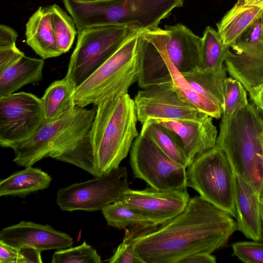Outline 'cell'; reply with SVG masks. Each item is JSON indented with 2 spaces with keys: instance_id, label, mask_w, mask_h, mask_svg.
<instances>
[{
  "instance_id": "11",
  "label": "cell",
  "mask_w": 263,
  "mask_h": 263,
  "mask_svg": "<svg viewBox=\"0 0 263 263\" xmlns=\"http://www.w3.org/2000/svg\"><path fill=\"white\" fill-rule=\"evenodd\" d=\"M138 120L171 119L196 121L206 115L184 101L172 82L151 86L139 90L134 99Z\"/></svg>"
},
{
  "instance_id": "34",
  "label": "cell",
  "mask_w": 263,
  "mask_h": 263,
  "mask_svg": "<svg viewBox=\"0 0 263 263\" xmlns=\"http://www.w3.org/2000/svg\"><path fill=\"white\" fill-rule=\"evenodd\" d=\"M25 54L15 45L0 48V72L11 66Z\"/></svg>"
},
{
  "instance_id": "36",
  "label": "cell",
  "mask_w": 263,
  "mask_h": 263,
  "mask_svg": "<svg viewBox=\"0 0 263 263\" xmlns=\"http://www.w3.org/2000/svg\"><path fill=\"white\" fill-rule=\"evenodd\" d=\"M18 248L0 240V263H17Z\"/></svg>"
},
{
  "instance_id": "33",
  "label": "cell",
  "mask_w": 263,
  "mask_h": 263,
  "mask_svg": "<svg viewBox=\"0 0 263 263\" xmlns=\"http://www.w3.org/2000/svg\"><path fill=\"white\" fill-rule=\"evenodd\" d=\"M233 255L246 263H263V241H240L232 244Z\"/></svg>"
},
{
  "instance_id": "30",
  "label": "cell",
  "mask_w": 263,
  "mask_h": 263,
  "mask_svg": "<svg viewBox=\"0 0 263 263\" xmlns=\"http://www.w3.org/2000/svg\"><path fill=\"white\" fill-rule=\"evenodd\" d=\"M101 211L108 226L117 229H125L128 227L152 224L145 217L128 207L121 200L107 205Z\"/></svg>"
},
{
  "instance_id": "8",
  "label": "cell",
  "mask_w": 263,
  "mask_h": 263,
  "mask_svg": "<svg viewBox=\"0 0 263 263\" xmlns=\"http://www.w3.org/2000/svg\"><path fill=\"white\" fill-rule=\"evenodd\" d=\"M130 163L136 178L159 191L186 189V167L176 162L140 131L130 151Z\"/></svg>"
},
{
  "instance_id": "9",
  "label": "cell",
  "mask_w": 263,
  "mask_h": 263,
  "mask_svg": "<svg viewBox=\"0 0 263 263\" xmlns=\"http://www.w3.org/2000/svg\"><path fill=\"white\" fill-rule=\"evenodd\" d=\"M129 189L127 168L119 166L92 179L60 189L56 201L63 211L94 212L121 200Z\"/></svg>"
},
{
  "instance_id": "42",
  "label": "cell",
  "mask_w": 263,
  "mask_h": 263,
  "mask_svg": "<svg viewBox=\"0 0 263 263\" xmlns=\"http://www.w3.org/2000/svg\"><path fill=\"white\" fill-rule=\"evenodd\" d=\"M260 211H261V217L263 231V202L260 200Z\"/></svg>"
},
{
  "instance_id": "28",
  "label": "cell",
  "mask_w": 263,
  "mask_h": 263,
  "mask_svg": "<svg viewBox=\"0 0 263 263\" xmlns=\"http://www.w3.org/2000/svg\"><path fill=\"white\" fill-rule=\"evenodd\" d=\"M51 15L52 28L59 50L63 53L71 48L78 31L71 16L59 6H49Z\"/></svg>"
},
{
  "instance_id": "22",
  "label": "cell",
  "mask_w": 263,
  "mask_h": 263,
  "mask_svg": "<svg viewBox=\"0 0 263 263\" xmlns=\"http://www.w3.org/2000/svg\"><path fill=\"white\" fill-rule=\"evenodd\" d=\"M75 89L65 77L53 82L41 98L46 123L54 122L75 107L72 93Z\"/></svg>"
},
{
  "instance_id": "35",
  "label": "cell",
  "mask_w": 263,
  "mask_h": 263,
  "mask_svg": "<svg viewBox=\"0 0 263 263\" xmlns=\"http://www.w3.org/2000/svg\"><path fill=\"white\" fill-rule=\"evenodd\" d=\"M18 249L17 263H42L43 262L42 251L29 246H22Z\"/></svg>"
},
{
  "instance_id": "37",
  "label": "cell",
  "mask_w": 263,
  "mask_h": 263,
  "mask_svg": "<svg viewBox=\"0 0 263 263\" xmlns=\"http://www.w3.org/2000/svg\"><path fill=\"white\" fill-rule=\"evenodd\" d=\"M17 37V34L13 29L5 25H1L0 48L15 45Z\"/></svg>"
},
{
  "instance_id": "12",
  "label": "cell",
  "mask_w": 263,
  "mask_h": 263,
  "mask_svg": "<svg viewBox=\"0 0 263 263\" xmlns=\"http://www.w3.org/2000/svg\"><path fill=\"white\" fill-rule=\"evenodd\" d=\"M140 34L165 53L181 73L199 66L201 37L185 26L180 23L165 26L164 29L140 31Z\"/></svg>"
},
{
  "instance_id": "40",
  "label": "cell",
  "mask_w": 263,
  "mask_h": 263,
  "mask_svg": "<svg viewBox=\"0 0 263 263\" xmlns=\"http://www.w3.org/2000/svg\"><path fill=\"white\" fill-rule=\"evenodd\" d=\"M236 5L242 7H256L263 9V0H237Z\"/></svg>"
},
{
  "instance_id": "10",
  "label": "cell",
  "mask_w": 263,
  "mask_h": 263,
  "mask_svg": "<svg viewBox=\"0 0 263 263\" xmlns=\"http://www.w3.org/2000/svg\"><path fill=\"white\" fill-rule=\"evenodd\" d=\"M45 123L41 99L29 92L0 97V145L11 148L31 138Z\"/></svg>"
},
{
  "instance_id": "20",
  "label": "cell",
  "mask_w": 263,
  "mask_h": 263,
  "mask_svg": "<svg viewBox=\"0 0 263 263\" xmlns=\"http://www.w3.org/2000/svg\"><path fill=\"white\" fill-rule=\"evenodd\" d=\"M44 63L43 59L24 55L11 66L0 72V97L14 93L26 85L41 81Z\"/></svg>"
},
{
  "instance_id": "4",
  "label": "cell",
  "mask_w": 263,
  "mask_h": 263,
  "mask_svg": "<svg viewBox=\"0 0 263 263\" xmlns=\"http://www.w3.org/2000/svg\"><path fill=\"white\" fill-rule=\"evenodd\" d=\"M96 109L78 106L60 119L45 123L30 139L13 146V162L18 166H32L51 157L65 162L69 153L91 126Z\"/></svg>"
},
{
  "instance_id": "21",
  "label": "cell",
  "mask_w": 263,
  "mask_h": 263,
  "mask_svg": "<svg viewBox=\"0 0 263 263\" xmlns=\"http://www.w3.org/2000/svg\"><path fill=\"white\" fill-rule=\"evenodd\" d=\"M262 15V8L239 6L235 4L217 24V32L223 43L230 48Z\"/></svg>"
},
{
  "instance_id": "6",
  "label": "cell",
  "mask_w": 263,
  "mask_h": 263,
  "mask_svg": "<svg viewBox=\"0 0 263 263\" xmlns=\"http://www.w3.org/2000/svg\"><path fill=\"white\" fill-rule=\"evenodd\" d=\"M186 168L187 187L236 218L235 175L224 152L215 145L196 157Z\"/></svg>"
},
{
  "instance_id": "44",
  "label": "cell",
  "mask_w": 263,
  "mask_h": 263,
  "mask_svg": "<svg viewBox=\"0 0 263 263\" xmlns=\"http://www.w3.org/2000/svg\"><path fill=\"white\" fill-rule=\"evenodd\" d=\"M262 144H263V136H262Z\"/></svg>"
},
{
  "instance_id": "32",
  "label": "cell",
  "mask_w": 263,
  "mask_h": 263,
  "mask_svg": "<svg viewBox=\"0 0 263 263\" xmlns=\"http://www.w3.org/2000/svg\"><path fill=\"white\" fill-rule=\"evenodd\" d=\"M101 257L85 241L80 246L58 250L54 252L52 263H100Z\"/></svg>"
},
{
  "instance_id": "25",
  "label": "cell",
  "mask_w": 263,
  "mask_h": 263,
  "mask_svg": "<svg viewBox=\"0 0 263 263\" xmlns=\"http://www.w3.org/2000/svg\"><path fill=\"white\" fill-rule=\"evenodd\" d=\"M167 156L176 162L187 167L190 163L177 135L156 122L147 120L141 129Z\"/></svg>"
},
{
  "instance_id": "19",
  "label": "cell",
  "mask_w": 263,
  "mask_h": 263,
  "mask_svg": "<svg viewBox=\"0 0 263 263\" xmlns=\"http://www.w3.org/2000/svg\"><path fill=\"white\" fill-rule=\"evenodd\" d=\"M138 51L139 75L137 83L142 89L172 82L167 67L160 53L140 32Z\"/></svg>"
},
{
  "instance_id": "27",
  "label": "cell",
  "mask_w": 263,
  "mask_h": 263,
  "mask_svg": "<svg viewBox=\"0 0 263 263\" xmlns=\"http://www.w3.org/2000/svg\"><path fill=\"white\" fill-rule=\"evenodd\" d=\"M223 92L224 104L218 135L224 132L236 112L249 103L246 89L238 81L232 77H227L225 80Z\"/></svg>"
},
{
  "instance_id": "2",
  "label": "cell",
  "mask_w": 263,
  "mask_h": 263,
  "mask_svg": "<svg viewBox=\"0 0 263 263\" xmlns=\"http://www.w3.org/2000/svg\"><path fill=\"white\" fill-rule=\"evenodd\" d=\"M89 131L101 175L117 168L138 136L134 99L128 93L98 104Z\"/></svg>"
},
{
  "instance_id": "29",
  "label": "cell",
  "mask_w": 263,
  "mask_h": 263,
  "mask_svg": "<svg viewBox=\"0 0 263 263\" xmlns=\"http://www.w3.org/2000/svg\"><path fill=\"white\" fill-rule=\"evenodd\" d=\"M158 226L149 224L125 229L122 242L118 246L112 256L106 260L109 263H142L137 256L135 246L137 239L157 228Z\"/></svg>"
},
{
  "instance_id": "13",
  "label": "cell",
  "mask_w": 263,
  "mask_h": 263,
  "mask_svg": "<svg viewBox=\"0 0 263 263\" xmlns=\"http://www.w3.org/2000/svg\"><path fill=\"white\" fill-rule=\"evenodd\" d=\"M190 199L186 189L159 191L149 186L142 190L129 189L121 200L151 223L159 226L183 212Z\"/></svg>"
},
{
  "instance_id": "3",
  "label": "cell",
  "mask_w": 263,
  "mask_h": 263,
  "mask_svg": "<svg viewBox=\"0 0 263 263\" xmlns=\"http://www.w3.org/2000/svg\"><path fill=\"white\" fill-rule=\"evenodd\" d=\"M263 118L254 104L249 103L218 135L216 146L225 154L234 172L260 196L263 187Z\"/></svg>"
},
{
  "instance_id": "23",
  "label": "cell",
  "mask_w": 263,
  "mask_h": 263,
  "mask_svg": "<svg viewBox=\"0 0 263 263\" xmlns=\"http://www.w3.org/2000/svg\"><path fill=\"white\" fill-rule=\"evenodd\" d=\"M32 166L16 172L0 182V196L24 197L47 188L51 177L47 173Z\"/></svg>"
},
{
  "instance_id": "41",
  "label": "cell",
  "mask_w": 263,
  "mask_h": 263,
  "mask_svg": "<svg viewBox=\"0 0 263 263\" xmlns=\"http://www.w3.org/2000/svg\"><path fill=\"white\" fill-rule=\"evenodd\" d=\"M80 3H92V2H101V1H106L109 0H71Z\"/></svg>"
},
{
  "instance_id": "5",
  "label": "cell",
  "mask_w": 263,
  "mask_h": 263,
  "mask_svg": "<svg viewBox=\"0 0 263 263\" xmlns=\"http://www.w3.org/2000/svg\"><path fill=\"white\" fill-rule=\"evenodd\" d=\"M133 32L72 93L74 104L82 107L128 93L139 75L138 40Z\"/></svg>"
},
{
  "instance_id": "31",
  "label": "cell",
  "mask_w": 263,
  "mask_h": 263,
  "mask_svg": "<svg viewBox=\"0 0 263 263\" xmlns=\"http://www.w3.org/2000/svg\"><path fill=\"white\" fill-rule=\"evenodd\" d=\"M230 48L237 53L263 54V15L255 21Z\"/></svg>"
},
{
  "instance_id": "15",
  "label": "cell",
  "mask_w": 263,
  "mask_h": 263,
  "mask_svg": "<svg viewBox=\"0 0 263 263\" xmlns=\"http://www.w3.org/2000/svg\"><path fill=\"white\" fill-rule=\"evenodd\" d=\"M213 119L206 115L196 121L165 119L148 120L163 125L177 135L191 164L196 157L216 144L218 135Z\"/></svg>"
},
{
  "instance_id": "16",
  "label": "cell",
  "mask_w": 263,
  "mask_h": 263,
  "mask_svg": "<svg viewBox=\"0 0 263 263\" xmlns=\"http://www.w3.org/2000/svg\"><path fill=\"white\" fill-rule=\"evenodd\" d=\"M235 175L237 230L251 240L262 241L260 196L244 179Z\"/></svg>"
},
{
  "instance_id": "38",
  "label": "cell",
  "mask_w": 263,
  "mask_h": 263,
  "mask_svg": "<svg viewBox=\"0 0 263 263\" xmlns=\"http://www.w3.org/2000/svg\"><path fill=\"white\" fill-rule=\"evenodd\" d=\"M216 258L212 253L201 252L193 254L183 259L180 263H215Z\"/></svg>"
},
{
  "instance_id": "7",
  "label": "cell",
  "mask_w": 263,
  "mask_h": 263,
  "mask_svg": "<svg viewBox=\"0 0 263 263\" xmlns=\"http://www.w3.org/2000/svg\"><path fill=\"white\" fill-rule=\"evenodd\" d=\"M135 31L122 26L109 25L89 27L78 32L65 77L76 89Z\"/></svg>"
},
{
  "instance_id": "43",
  "label": "cell",
  "mask_w": 263,
  "mask_h": 263,
  "mask_svg": "<svg viewBox=\"0 0 263 263\" xmlns=\"http://www.w3.org/2000/svg\"><path fill=\"white\" fill-rule=\"evenodd\" d=\"M260 200L263 202V187L260 194Z\"/></svg>"
},
{
  "instance_id": "39",
  "label": "cell",
  "mask_w": 263,
  "mask_h": 263,
  "mask_svg": "<svg viewBox=\"0 0 263 263\" xmlns=\"http://www.w3.org/2000/svg\"><path fill=\"white\" fill-rule=\"evenodd\" d=\"M251 100L263 116V86L256 92Z\"/></svg>"
},
{
  "instance_id": "1",
  "label": "cell",
  "mask_w": 263,
  "mask_h": 263,
  "mask_svg": "<svg viewBox=\"0 0 263 263\" xmlns=\"http://www.w3.org/2000/svg\"><path fill=\"white\" fill-rule=\"evenodd\" d=\"M236 230L233 217L196 195L178 215L138 238L135 250L142 263H180L196 253H213Z\"/></svg>"
},
{
  "instance_id": "17",
  "label": "cell",
  "mask_w": 263,
  "mask_h": 263,
  "mask_svg": "<svg viewBox=\"0 0 263 263\" xmlns=\"http://www.w3.org/2000/svg\"><path fill=\"white\" fill-rule=\"evenodd\" d=\"M227 73L238 81L252 99L263 86V54L228 51L224 61Z\"/></svg>"
},
{
  "instance_id": "14",
  "label": "cell",
  "mask_w": 263,
  "mask_h": 263,
  "mask_svg": "<svg viewBox=\"0 0 263 263\" xmlns=\"http://www.w3.org/2000/svg\"><path fill=\"white\" fill-rule=\"evenodd\" d=\"M0 240L17 248L26 246L42 251L67 248L73 243L70 235L49 224L25 221L3 229L0 232Z\"/></svg>"
},
{
  "instance_id": "26",
  "label": "cell",
  "mask_w": 263,
  "mask_h": 263,
  "mask_svg": "<svg viewBox=\"0 0 263 263\" xmlns=\"http://www.w3.org/2000/svg\"><path fill=\"white\" fill-rule=\"evenodd\" d=\"M227 71L213 73L196 69L182 74L195 91L222 108L223 87L227 78Z\"/></svg>"
},
{
  "instance_id": "24",
  "label": "cell",
  "mask_w": 263,
  "mask_h": 263,
  "mask_svg": "<svg viewBox=\"0 0 263 263\" xmlns=\"http://www.w3.org/2000/svg\"><path fill=\"white\" fill-rule=\"evenodd\" d=\"M229 49L223 43L217 31L207 27L201 37L200 61L197 69L207 72L226 71L224 61Z\"/></svg>"
},
{
  "instance_id": "18",
  "label": "cell",
  "mask_w": 263,
  "mask_h": 263,
  "mask_svg": "<svg viewBox=\"0 0 263 263\" xmlns=\"http://www.w3.org/2000/svg\"><path fill=\"white\" fill-rule=\"evenodd\" d=\"M26 42L34 51L45 60L62 54L53 34L49 6L39 7L26 25Z\"/></svg>"
}]
</instances>
